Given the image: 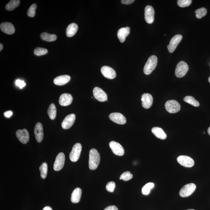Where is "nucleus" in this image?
<instances>
[{"instance_id": "obj_3", "label": "nucleus", "mask_w": 210, "mask_h": 210, "mask_svg": "<svg viewBox=\"0 0 210 210\" xmlns=\"http://www.w3.org/2000/svg\"><path fill=\"white\" fill-rule=\"evenodd\" d=\"M189 69L188 66L185 62L183 61H180L177 64L175 70L176 77L181 78L184 77Z\"/></svg>"}, {"instance_id": "obj_39", "label": "nucleus", "mask_w": 210, "mask_h": 210, "mask_svg": "<svg viewBox=\"0 0 210 210\" xmlns=\"http://www.w3.org/2000/svg\"><path fill=\"white\" fill-rule=\"evenodd\" d=\"M134 1V0H122L121 2L122 4L128 5L133 3Z\"/></svg>"}, {"instance_id": "obj_40", "label": "nucleus", "mask_w": 210, "mask_h": 210, "mask_svg": "<svg viewBox=\"0 0 210 210\" xmlns=\"http://www.w3.org/2000/svg\"><path fill=\"white\" fill-rule=\"evenodd\" d=\"M104 210H118V208L114 205H111L107 207Z\"/></svg>"}, {"instance_id": "obj_7", "label": "nucleus", "mask_w": 210, "mask_h": 210, "mask_svg": "<svg viewBox=\"0 0 210 210\" xmlns=\"http://www.w3.org/2000/svg\"><path fill=\"white\" fill-rule=\"evenodd\" d=\"M177 161L180 165L186 167H192L194 165V160L187 156H180L177 157Z\"/></svg>"}, {"instance_id": "obj_30", "label": "nucleus", "mask_w": 210, "mask_h": 210, "mask_svg": "<svg viewBox=\"0 0 210 210\" xmlns=\"http://www.w3.org/2000/svg\"><path fill=\"white\" fill-rule=\"evenodd\" d=\"M41 172V177L45 179L48 173V165L46 163L44 162L39 168Z\"/></svg>"}, {"instance_id": "obj_46", "label": "nucleus", "mask_w": 210, "mask_h": 210, "mask_svg": "<svg viewBox=\"0 0 210 210\" xmlns=\"http://www.w3.org/2000/svg\"><path fill=\"white\" fill-rule=\"evenodd\" d=\"M194 210V209H188V210Z\"/></svg>"}, {"instance_id": "obj_35", "label": "nucleus", "mask_w": 210, "mask_h": 210, "mask_svg": "<svg viewBox=\"0 0 210 210\" xmlns=\"http://www.w3.org/2000/svg\"><path fill=\"white\" fill-rule=\"evenodd\" d=\"M37 8V5L36 4H32L29 8L27 12V15L29 17L33 18L34 17L36 14V10Z\"/></svg>"}, {"instance_id": "obj_26", "label": "nucleus", "mask_w": 210, "mask_h": 210, "mask_svg": "<svg viewBox=\"0 0 210 210\" xmlns=\"http://www.w3.org/2000/svg\"><path fill=\"white\" fill-rule=\"evenodd\" d=\"M41 38L42 40L47 42H53L56 40L57 36L56 35L53 34H49L46 32H43L41 34Z\"/></svg>"}, {"instance_id": "obj_37", "label": "nucleus", "mask_w": 210, "mask_h": 210, "mask_svg": "<svg viewBox=\"0 0 210 210\" xmlns=\"http://www.w3.org/2000/svg\"><path fill=\"white\" fill-rule=\"evenodd\" d=\"M115 188V183L113 181L109 182L107 184L106 189L108 192H113Z\"/></svg>"}, {"instance_id": "obj_18", "label": "nucleus", "mask_w": 210, "mask_h": 210, "mask_svg": "<svg viewBox=\"0 0 210 210\" xmlns=\"http://www.w3.org/2000/svg\"><path fill=\"white\" fill-rule=\"evenodd\" d=\"M142 106L144 108L149 109L152 106L153 103V98L149 93H144L142 95Z\"/></svg>"}, {"instance_id": "obj_27", "label": "nucleus", "mask_w": 210, "mask_h": 210, "mask_svg": "<svg viewBox=\"0 0 210 210\" xmlns=\"http://www.w3.org/2000/svg\"><path fill=\"white\" fill-rule=\"evenodd\" d=\"M48 114L51 120L55 119L57 115V109L55 104L52 103L50 105L48 110Z\"/></svg>"}, {"instance_id": "obj_2", "label": "nucleus", "mask_w": 210, "mask_h": 210, "mask_svg": "<svg viewBox=\"0 0 210 210\" xmlns=\"http://www.w3.org/2000/svg\"><path fill=\"white\" fill-rule=\"evenodd\" d=\"M158 59L155 55L149 57L144 67V72L146 75H149L153 71L156 67Z\"/></svg>"}, {"instance_id": "obj_15", "label": "nucleus", "mask_w": 210, "mask_h": 210, "mask_svg": "<svg viewBox=\"0 0 210 210\" xmlns=\"http://www.w3.org/2000/svg\"><path fill=\"white\" fill-rule=\"evenodd\" d=\"M76 120V115L71 114L67 115L61 123V127L64 129H70L73 125Z\"/></svg>"}, {"instance_id": "obj_32", "label": "nucleus", "mask_w": 210, "mask_h": 210, "mask_svg": "<svg viewBox=\"0 0 210 210\" xmlns=\"http://www.w3.org/2000/svg\"><path fill=\"white\" fill-rule=\"evenodd\" d=\"M196 17L198 19H201L203 17H204L207 13L206 9L202 8L199 9L195 11Z\"/></svg>"}, {"instance_id": "obj_41", "label": "nucleus", "mask_w": 210, "mask_h": 210, "mask_svg": "<svg viewBox=\"0 0 210 210\" xmlns=\"http://www.w3.org/2000/svg\"><path fill=\"white\" fill-rule=\"evenodd\" d=\"M13 115V112L11 111H6L4 113V115L6 117H10Z\"/></svg>"}, {"instance_id": "obj_19", "label": "nucleus", "mask_w": 210, "mask_h": 210, "mask_svg": "<svg viewBox=\"0 0 210 210\" xmlns=\"http://www.w3.org/2000/svg\"><path fill=\"white\" fill-rule=\"evenodd\" d=\"M73 101L72 95L69 93H64L61 95L59 100V103L61 106H66L71 104Z\"/></svg>"}, {"instance_id": "obj_29", "label": "nucleus", "mask_w": 210, "mask_h": 210, "mask_svg": "<svg viewBox=\"0 0 210 210\" xmlns=\"http://www.w3.org/2000/svg\"><path fill=\"white\" fill-rule=\"evenodd\" d=\"M184 101L195 107H199L200 105L199 102L192 96H186L184 98Z\"/></svg>"}, {"instance_id": "obj_42", "label": "nucleus", "mask_w": 210, "mask_h": 210, "mask_svg": "<svg viewBox=\"0 0 210 210\" xmlns=\"http://www.w3.org/2000/svg\"><path fill=\"white\" fill-rule=\"evenodd\" d=\"M42 210H53L52 208L49 206H46L43 208Z\"/></svg>"}, {"instance_id": "obj_10", "label": "nucleus", "mask_w": 210, "mask_h": 210, "mask_svg": "<svg viewBox=\"0 0 210 210\" xmlns=\"http://www.w3.org/2000/svg\"><path fill=\"white\" fill-rule=\"evenodd\" d=\"M109 146L115 155L121 156L124 155V148L118 142L112 141L109 143Z\"/></svg>"}, {"instance_id": "obj_14", "label": "nucleus", "mask_w": 210, "mask_h": 210, "mask_svg": "<svg viewBox=\"0 0 210 210\" xmlns=\"http://www.w3.org/2000/svg\"><path fill=\"white\" fill-rule=\"evenodd\" d=\"M109 117L111 121L118 124H125L127 122L125 117L120 113H112L110 114Z\"/></svg>"}, {"instance_id": "obj_12", "label": "nucleus", "mask_w": 210, "mask_h": 210, "mask_svg": "<svg viewBox=\"0 0 210 210\" xmlns=\"http://www.w3.org/2000/svg\"><path fill=\"white\" fill-rule=\"evenodd\" d=\"M182 36L180 35H176L172 38L167 48L170 53H173L177 47L182 39Z\"/></svg>"}, {"instance_id": "obj_36", "label": "nucleus", "mask_w": 210, "mask_h": 210, "mask_svg": "<svg viewBox=\"0 0 210 210\" xmlns=\"http://www.w3.org/2000/svg\"><path fill=\"white\" fill-rule=\"evenodd\" d=\"M191 0H179L177 1V4L181 8H185L189 6L191 4Z\"/></svg>"}, {"instance_id": "obj_33", "label": "nucleus", "mask_w": 210, "mask_h": 210, "mask_svg": "<svg viewBox=\"0 0 210 210\" xmlns=\"http://www.w3.org/2000/svg\"><path fill=\"white\" fill-rule=\"evenodd\" d=\"M48 52V50L46 49V48H37L34 50L35 55L38 56L45 55Z\"/></svg>"}, {"instance_id": "obj_6", "label": "nucleus", "mask_w": 210, "mask_h": 210, "mask_svg": "<svg viewBox=\"0 0 210 210\" xmlns=\"http://www.w3.org/2000/svg\"><path fill=\"white\" fill-rule=\"evenodd\" d=\"M165 108L167 111L170 113H175L180 111V104L175 100L167 101L165 104Z\"/></svg>"}, {"instance_id": "obj_24", "label": "nucleus", "mask_w": 210, "mask_h": 210, "mask_svg": "<svg viewBox=\"0 0 210 210\" xmlns=\"http://www.w3.org/2000/svg\"><path fill=\"white\" fill-rule=\"evenodd\" d=\"M152 133L158 138L164 140L167 138V135L160 128L153 127L152 130Z\"/></svg>"}, {"instance_id": "obj_38", "label": "nucleus", "mask_w": 210, "mask_h": 210, "mask_svg": "<svg viewBox=\"0 0 210 210\" xmlns=\"http://www.w3.org/2000/svg\"><path fill=\"white\" fill-rule=\"evenodd\" d=\"M16 84L18 86L20 89H22L26 86V83L24 81L17 80L16 81Z\"/></svg>"}, {"instance_id": "obj_22", "label": "nucleus", "mask_w": 210, "mask_h": 210, "mask_svg": "<svg viewBox=\"0 0 210 210\" xmlns=\"http://www.w3.org/2000/svg\"><path fill=\"white\" fill-rule=\"evenodd\" d=\"M70 80V77L67 75L58 76L54 80V83L58 86L66 84Z\"/></svg>"}, {"instance_id": "obj_16", "label": "nucleus", "mask_w": 210, "mask_h": 210, "mask_svg": "<svg viewBox=\"0 0 210 210\" xmlns=\"http://www.w3.org/2000/svg\"><path fill=\"white\" fill-rule=\"evenodd\" d=\"M35 137L38 142H41L43 140L44 137L43 126L40 122L36 123L34 131Z\"/></svg>"}, {"instance_id": "obj_45", "label": "nucleus", "mask_w": 210, "mask_h": 210, "mask_svg": "<svg viewBox=\"0 0 210 210\" xmlns=\"http://www.w3.org/2000/svg\"><path fill=\"white\" fill-rule=\"evenodd\" d=\"M208 81H209V83H210V76L209 77V78H208Z\"/></svg>"}, {"instance_id": "obj_43", "label": "nucleus", "mask_w": 210, "mask_h": 210, "mask_svg": "<svg viewBox=\"0 0 210 210\" xmlns=\"http://www.w3.org/2000/svg\"><path fill=\"white\" fill-rule=\"evenodd\" d=\"M3 48V46L2 44L1 43V44H0V51L2 50Z\"/></svg>"}, {"instance_id": "obj_17", "label": "nucleus", "mask_w": 210, "mask_h": 210, "mask_svg": "<svg viewBox=\"0 0 210 210\" xmlns=\"http://www.w3.org/2000/svg\"><path fill=\"white\" fill-rule=\"evenodd\" d=\"M101 72L104 77L109 79H114L117 75L115 70L107 66L102 67L101 69Z\"/></svg>"}, {"instance_id": "obj_5", "label": "nucleus", "mask_w": 210, "mask_h": 210, "mask_svg": "<svg viewBox=\"0 0 210 210\" xmlns=\"http://www.w3.org/2000/svg\"><path fill=\"white\" fill-rule=\"evenodd\" d=\"M82 150L81 144L77 143L73 147L71 152L70 153L69 158L73 162H76L79 160Z\"/></svg>"}, {"instance_id": "obj_23", "label": "nucleus", "mask_w": 210, "mask_h": 210, "mask_svg": "<svg viewBox=\"0 0 210 210\" xmlns=\"http://www.w3.org/2000/svg\"><path fill=\"white\" fill-rule=\"evenodd\" d=\"M82 195L81 189L76 188L72 193L71 201L73 203H77L80 202Z\"/></svg>"}, {"instance_id": "obj_21", "label": "nucleus", "mask_w": 210, "mask_h": 210, "mask_svg": "<svg viewBox=\"0 0 210 210\" xmlns=\"http://www.w3.org/2000/svg\"><path fill=\"white\" fill-rule=\"evenodd\" d=\"M130 28L129 27L121 28L117 32V36L120 42L123 43L125 40L126 38L130 34Z\"/></svg>"}, {"instance_id": "obj_25", "label": "nucleus", "mask_w": 210, "mask_h": 210, "mask_svg": "<svg viewBox=\"0 0 210 210\" xmlns=\"http://www.w3.org/2000/svg\"><path fill=\"white\" fill-rule=\"evenodd\" d=\"M78 26L75 23H72L69 25L66 29V35L68 37H72L76 34L77 31Z\"/></svg>"}, {"instance_id": "obj_11", "label": "nucleus", "mask_w": 210, "mask_h": 210, "mask_svg": "<svg viewBox=\"0 0 210 210\" xmlns=\"http://www.w3.org/2000/svg\"><path fill=\"white\" fill-rule=\"evenodd\" d=\"M16 136L20 142L23 144L28 143L29 140V134L27 129L18 130L16 132Z\"/></svg>"}, {"instance_id": "obj_28", "label": "nucleus", "mask_w": 210, "mask_h": 210, "mask_svg": "<svg viewBox=\"0 0 210 210\" xmlns=\"http://www.w3.org/2000/svg\"><path fill=\"white\" fill-rule=\"evenodd\" d=\"M20 4L19 0H11L6 6V10L8 11H11L14 10Z\"/></svg>"}, {"instance_id": "obj_13", "label": "nucleus", "mask_w": 210, "mask_h": 210, "mask_svg": "<svg viewBox=\"0 0 210 210\" xmlns=\"http://www.w3.org/2000/svg\"><path fill=\"white\" fill-rule=\"evenodd\" d=\"M145 20L147 23L152 24L153 22L155 11L152 6L148 5L145 7Z\"/></svg>"}, {"instance_id": "obj_9", "label": "nucleus", "mask_w": 210, "mask_h": 210, "mask_svg": "<svg viewBox=\"0 0 210 210\" xmlns=\"http://www.w3.org/2000/svg\"><path fill=\"white\" fill-rule=\"evenodd\" d=\"M93 94L95 99L100 102L108 101V96L105 92L101 88L96 87L93 89Z\"/></svg>"}, {"instance_id": "obj_44", "label": "nucleus", "mask_w": 210, "mask_h": 210, "mask_svg": "<svg viewBox=\"0 0 210 210\" xmlns=\"http://www.w3.org/2000/svg\"><path fill=\"white\" fill-rule=\"evenodd\" d=\"M208 134L210 136V127H209V128L208 129Z\"/></svg>"}, {"instance_id": "obj_20", "label": "nucleus", "mask_w": 210, "mask_h": 210, "mask_svg": "<svg viewBox=\"0 0 210 210\" xmlns=\"http://www.w3.org/2000/svg\"><path fill=\"white\" fill-rule=\"evenodd\" d=\"M1 30L4 33L7 34L11 35L14 34L15 32L14 25L11 23L4 22L1 23L0 25Z\"/></svg>"}, {"instance_id": "obj_8", "label": "nucleus", "mask_w": 210, "mask_h": 210, "mask_svg": "<svg viewBox=\"0 0 210 210\" xmlns=\"http://www.w3.org/2000/svg\"><path fill=\"white\" fill-rule=\"evenodd\" d=\"M65 156L63 153H60L56 158L53 165L54 170L55 171H59L62 169L64 166Z\"/></svg>"}, {"instance_id": "obj_31", "label": "nucleus", "mask_w": 210, "mask_h": 210, "mask_svg": "<svg viewBox=\"0 0 210 210\" xmlns=\"http://www.w3.org/2000/svg\"><path fill=\"white\" fill-rule=\"evenodd\" d=\"M154 183H149L146 184L142 188V193L145 195H148L149 194L150 192V190L154 187Z\"/></svg>"}, {"instance_id": "obj_1", "label": "nucleus", "mask_w": 210, "mask_h": 210, "mask_svg": "<svg viewBox=\"0 0 210 210\" xmlns=\"http://www.w3.org/2000/svg\"><path fill=\"white\" fill-rule=\"evenodd\" d=\"M100 155L95 149H91L89 152V167L91 170L96 169L100 162Z\"/></svg>"}, {"instance_id": "obj_34", "label": "nucleus", "mask_w": 210, "mask_h": 210, "mask_svg": "<svg viewBox=\"0 0 210 210\" xmlns=\"http://www.w3.org/2000/svg\"><path fill=\"white\" fill-rule=\"evenodd\" d=\"M133 175L130 172L126 171L123 173L120 176V180H123L124 181H128L133 178Z\"/></svg>"}, {"instance_id": "obj_4", "label": "nucleus", "mask_w": 210, "mask_h": 210, "mask_svg": "<svg viewBox=\"0 0 210 210\" xmlns=\"http://www.w3.org/2000/svg\"><path fill=\"white\" fill-rule=\"evenodd\" d=\"M196 185L194 183H189L183 186L180 189V195L182 197H187L190 196L195 192Z\"/></svg>"}]
</instances>
